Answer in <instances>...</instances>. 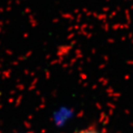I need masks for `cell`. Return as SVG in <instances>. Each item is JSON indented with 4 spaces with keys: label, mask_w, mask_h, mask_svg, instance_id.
I'll list each match as a JSON object with an SVG mask.
<instances>
[{
    "label": "cell",
    "mask_w": 133,
    "mask_h": 133,
    "mask_svg": "<svg viewBox=\"0 0 133 133\" xmlns=\"http://www.w3.org/2000/svg\"><path fill=\"white\" fill-rule=\"evenodd\" d=\"M81 133H99V132H97V131H90V130H89V131H82Z\"/></svg>",
    "instance_id": "6da1fadb"
}]
</instances>
